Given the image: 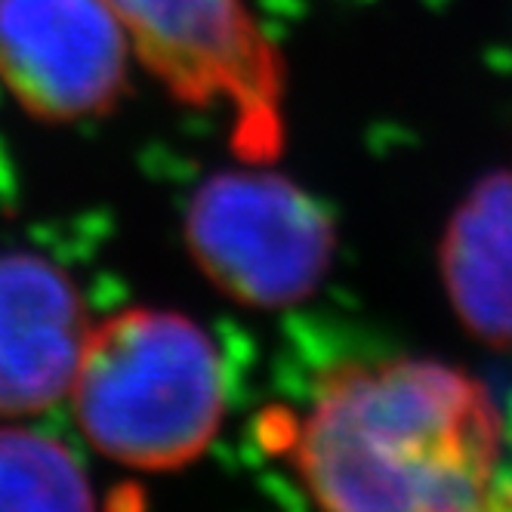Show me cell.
I'll return each instance as SVG.
<instances>
[{"label": "cell", "mask_w": 512, "mask_h": 512, "mask_svg": "<svg viewBox=\"0 0 512 512\" xmlns=\"http://www.w3.org/2000/svg\"><path fill=\"white\" fill-rule=\"evenodd\" d=\"M266 432L321 512H472L497 488L494 398L438 361L340 364L306 414Z\"/></svg>", "instance_id": "cell-1"}, {"label": "cell", "mask_w": 512, "mask_h": 512, "mask_svg": "<svg viewBox=\"0 0 512 512\" xmlns=\"http://www.w3.org/2000/svg\"><path fill=\"white\" fill-rule=\"evenodd\" d=\"M68 395L99 454L149 472L198 460L226 411L213 340L164 309H127L93 324Z\"/></svg>", "instance_id": "cell-2"}, {"label": "cell", "mask_w": 512, "mask_h": 512, "mask_svg": "<svg viewBox=\"0 0 512 512\" xmlns=\"http://www.w3.org/2000/svg\"><path fill=\"white\" fill-rule=\"evenodd\" d=\"M145 68L186 105L223 108L232 149L269 164L284 149V65L244 0H105Z\"/></svg>", "instance_id": "cell-3"}, {"label": "cell", "mask_w": 512, "mask_h": 512, "mask_svg": "<svg viewBox=\"0 0 512 512\" xmlns=\"http://www.w3.org/2000/svg\"><path fill=\"white\" fill-rule=\"evenodd\" d=\"M186 241L229 300L287 309L309 300L331 272L337 232L312 195L260 164L201 182L186 210Z\"/></svg>", "instance_id": "cell-4"}, {"label": "cell", "mask_w": 512, "mask_h": 512, "mask_svg": "<svg viewBox=\"0 0 512 512\" xmlns=\"http://www.w3.org/2000/svg\"><path fill=\"white\" fill-rule=\"evenodd\" d=\"M130 38L105 0H0V84L44 121L108 112Z\"/></svg>", "instance_id": "cell-5"}, {"label": "cell", "mask_w": 512, "mask_h": 512, "mask_svg": "<svg viewBox=\"0 0 512 512\" xmlns=\"http://www.w3.org/2000/svg\"><path fill=\"white\" fill-rule=\"evenodd\" d=\"M90 327L62 269L34 253H0V417L44 411L68 395Z\"/></svg>", "instance_id": "cell-6"}, {"label": "cell", "mask_w": 512, "mask_h": 512, "mask_svg": "<svg viewBox=\"0 0 512 512\" xmlns=\"http://www.w3.org/2000/svg\"><path fill=\"white\" fill-rule=\"evenodd\" d=\"M438 266L466 331L512 352V170L488 173L460 201L438 247Z\"/></svg>", "instance_id": "cell-7"}, {"label": "cell", "mask_w": 512, "mask_h": 512, "mask_svg": "<svg viewBox=\"0 0 512 512\" xmlns=\"http://www.w3.org/2000/svg\"><path fill=\"white\" fill-rule=\"evenodd\" d=\"M0 512H96L87 472L56 438L0 429Z\"/></svg>", "instance_id": "cell-8"}, {"label": "cell", "mask_w": 512, "mask_h": 512, "mask_svg": "<svg viewBox=\"0 0 512 512\" xmlns=\"http://www.w3.org/2000/svg\"><path fill=\"white\" fill-rule=\"evenodd\" d=\"M472 512H512V488L497 485Z\"/></svg>", "instance_id": "cell-9"}]
</instances>
